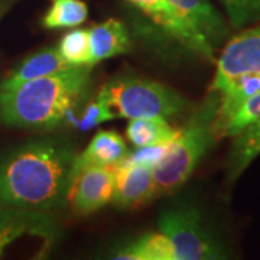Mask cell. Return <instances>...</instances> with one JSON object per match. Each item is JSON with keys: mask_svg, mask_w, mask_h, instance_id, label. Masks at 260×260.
Returning <instances> with one entry per match:
<instances>
[{"mask_svg": "<svg viewBox=\"0 0 260 260\" xmlns=\"http://www.w3.org/2000/svg\"><path fill=\"white\" fill-rule=\"evenodd\" d=\"M0 13H2V8H0Z\"/></svg>", "mask_w": 260, "mask_h": 260, "instance_id": "obj_24", "label": "cell"}, {"mask_svg": "<svg viewBox=\"0 0 260 260\" xmlns=\"http://www.w3.org/2000/svg\"><path fill=\"white\" fill-rule=\"evenodd\" d=\"M179 129H174L165 117L130 119L126 127V138L136 148L168 145L177 139Z\"/></svg>", "mask_w": 260, "mask_h": 260, "instance_id": "obj_16", "label": "cell"}, {"mask_svg": "<svg viewBox=\"0 0 260 260\" xmlns=\"http://www.w3.org/2000/svg\"><path fill=\"white\" fill-rule=\"evenodd\" d=\"M113 119H116L114 112L107 106V103L103 102L99 97L87 106L81 117H75L74 110L68 113L65 117V120H68V123H71L73 126L80 130L91 129L94 126H99L104 121L113 120Z\"/></svg>", "mask_w": 260, "mask_h": 260, "instance_id": "obj_21", "label": "cell"}, {"mask_svg": "<svg viewBox=\"0 0 260 260\" xmlns=\"http://www.w3.org/2000/svg\"><path fill=\"white\" fill-rule=\"evenodd\" d=\"M169 145H156V146H145V148H138L136 152L127 153L126 158L121 162H127V164H142V165H148L152 169L160 164V160L165 158L168 153Z\"/></svg>", "mask_w": 260, "mask_h": 260, "instance_id": "obj_23", "label": "cell"}, {"mask_svg": "<svg viewBox=\"0 0 260 260\" xmlns=\"http://www.w3.org/2000/svg\"><path fill=\"white\" fill-rule=\"evenodd\" d=\"M23 236H37L52 243L56 225L49 213L0 207V257L12 243Z\"/></svg>", "mask_w": 260, "mask_h": 260, "instance_id": "obj_9", "label": "cell"}, {"mask_svg": "<svg viewBox=\"0 0 260 260\" xmlns=\"http://www.w3.org/2000/svg\"><path fill=\"white\" fill-rule=\"evenodd\" d=\"M127 2L142 10L159 28H162L171 37L175 38L184 47L205 58L207 61H214V48L200 37H197L186 26L174 12V9L169 6L168 0H127Z\"/></svg>", "mask_w": 260, "mask_h": 260, "instance_id": "obj_11", "label": "cell"}, {"mask_svg": "<svg viewBox=\"0 0 260 260\" xmlns=\"http://www.w3.org/2000/svg\"><path fill=\"white\" fill-rule=\"evenodd\" d=\"M114 191L112 203L119 208H136L155 198L153 169L142 164L113 165Z\"/></svg>", "mask_w": 260, "mask_h": 260, "instance_id": "obj_8", "label": "cell"}, {"mask_svg": "<svg viewBox=\"0 0 260 260\" xmlns=\"http://www.w3.org/2000/svg\"><path fill=\"white\" fill-rule=\"evenodd\" d=\"M88 42L90 67L130 51L129 32L119 19H107L100 25L88 29Z\"/></svg>", "mask_w": 260, "mask_h": 260, "instance_id": "obj_12", "label": "cell"}, {"mask_svg": "<svg viewBox=\"0 0 260 260\" xmlns=\"http://www.w3.org/2000/svg\"><path fill=\"white\" fill-rule=\"evenodd\" d=\"M179 19L215 49L229 35L227 23L210 0H168Z\"/></svg>", "mask_w": 260, "mask_h": 260, "instance_id": "obj_10", "label": "cell"}, {"mask_svg": "<svg viewBox=\"0 0 260 260\" xmlns=\"http://www.w3.org/2000/svg\"><path fill=\"white\" fill-rule=\"evenodd\" d=\"M220 94L210 91L204 103L195 110L177 139L171 142L168 153L153 168L155 197L174 192L192 175L215 139L214 121L218 110Z\"/></svg>", "mask_w": 260, "mask_h": 260, "instance_id": "obj_3", "label": "cell"}, {"mask_svg": "<svg viewBox=\"0 0 260 260\" xmlns=\"http://www.w3.org/2000/svg\"><path fill=\"white\" fill-rule=\"evenodd\" d=\"M260 117V90L254 95H251L247 102L243 104L225 124V127L220 135V139L223 138H234L239 135L246 126H249L251 121Z\"/></svg>", "mask_w": 260, "mask_h": 260, "instance_id": "obj_22", "label": "cell"}, {"mask_svg": "<svg viewBox=\"0 0 260 260\" xmlns=\"http://www.w3.org/2000/svg\"><path fill=\"white\" fill-rule=\"evenodd\" d=\"M88 18V6L83 0H52L42 18V26L47 29L75 28Z\"/></svg>", "mask_w": 260, "mask_h": 260, "instance_id": "obj_18", "label": "cell"}, {"mask_svg": "<svg viewBox=\"0 0 260 260\" xmlns=\"http://www.w3.org/2000/svg\"><path fill=\"white\" fill-rule=\"evenodd\" d=\"M56 49L68 65L73 67L88 65V59H90L88 29L70 30L61 38Z\"/></svg>", "mask_w": 260, "mask_h": 260, "instance_id": "obj_19", "label": "cell"}, {"mask_svg": "<svg viewBox=\"0 0 260 260\" xmlns=\"http://www.w3.org/2000/svg\"><path fill=\"white\" fill-rule=\"evenodd\" d=\"M260 155V117L234 136L227 158V177L234 182Z\"/></svg>", "mask_w": 260, "mask_h": 260, "instance_id": "obj_15", "label": "cell"}, {"mask_svg": "<svg viewBox=\"0 0 260 260\" xmlns=\"http://www.w3.org/2000/svg\"><path fill=\"white\" fill-rule=\"evenodd\" d=\"M243 74H260V25L244 29L225 44L210 91H220Z\"/></svg>", "mask_w": 260, "mask_h": 260, "instance_id": "obj_6", "label": "cell"}, {"mask_svg": "<svg viewBox=\"0 0 260 260\" xmlns=\"http://www.w3.org/2000/svg\"><path fill=\"white\" fill-rule=\"evenodd\" d=\"M74 149L61 140H32L0 158V207L49 213L67 200Z\"/></svg>", "mask_w": 260, "mask_h": 260, "instance_id": "obj_1", "label": "cell"}, {"mask_svg": "<svg viewBox=\"0 0 260 260\" xmlns=\"http://www.w3.org/2000/svg\"><path fill=\"white\" fill-rule=\"evenodd\" d=\"M158 229L168 239L174 260L224 259L223 247L192 207H174L160 214Z\"/></svg>", "mask_w": 260, "mask_h": 260, "instance_id": "obj_5", "label": "cell"}, {"mask_svg": "<svg viewBox=\"0 0 260 260\" xmlns=\"http://www.w3.org/2000/svg\"><path fill=\"white\" fill-rule=\"evenodd\" d=\"M113 167H87L71 175L67 200L77 215H90L112 203Z\"/></svg>", "mask_w": 260, "mask_h": 260, "instance_id": "obj_7", "label": "cell"}, {"mask_svg": "<svg viewBox=\"0 0 260 260\" xmlns=\"http://www.w3.org/2000/svg\"><path fill=\"white\" fill-rule=\"evenodd\" d=\"M113 259L174 260L168 239L160 232L146 233L114 251Z\"/></svg>", "mask_w": 260, "mask_h": 260, "instance_id": "obj_17", "label": "cell"}, {"mask_svg": "<svg viewBox=\"0 0 260 260\" xmlns=\"http://www.w3.org/2000/svg\"><path fill=\"white\" fill-rule=\"evenodd\" d=\"M233 28L240 29L260 22V0H218Z\"/></svg>", "mask_w": 260, "mask_h": 260, "instance_id": "obj_20", "label": "cell"}, {"mask_svg": "<svg viewBox=\"0 0 260 260\" xmlns=\"http://www.w3.org/2000/svg\"><path fill=\"white\" fill-rule=\"evenodd\" d=\"M73 65H68L59 55L56 48H44L28 56L10 73L0 84V88H10L25 81H30L35 78H42L47 75H52L59 71H64Z\"/></svg>", "mask_w": 260, "mask_h": 260, "instance_id": "obj_14", "label": "cell"}, {"mask_svg": "<svg viewBox=\"0 0 260 260\" xmlns=\"http://www.w3.org/2000/svg\"><path fill=\"white\" fill-rule=\"evenodd\" d=\"M90 65L0 88V121L20 129H54L87 95Z\"/></svg>", "mask_w": 260, "mask_h": 260, "instance_id": "obj_2", "label": "cell"}, {"mask_svg": "<svg viewBox=\"0 0 260 260\" xmlns=\"http://www.w3.org/2000/svg\"><path fill=\"white\" fill-rule=\"evenodd\" d=\"M107 103L116 117H174L188 109L189 103L164 84L143 78H120L104 84L97 94Z\"/></svg>", "mask_w": 260, "mask_h": 260, "instance_id": "obj_4", "label": "cell"}, {"mask_svg": "<svg viewBox=\"0 0 260 260\" xmlns=\"http://www.w3.org/2000/svg\"><path fill=\"white\" fill-rule=\"evenodd\" d=\"M127 153L126 142L117 132L99 130L87 149L75 156L73 174L87 167H113L126 158Z\"/></svg>", "mask_w": 260, "mask_h": 260, "instance_id": "obj_13", "label": "cell"}]
</instances>
